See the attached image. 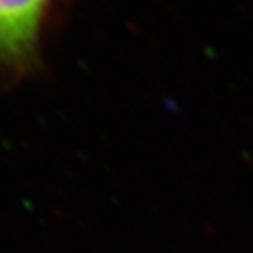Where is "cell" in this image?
Wrapping results in <instances>:
<instances>
[{
	"label": "cell",
	"mask_w": 253,
	"mask_h": 253,
	"mask_svg": "<svg viewBox=\"0 0 253 253\" xmlns=\"http://www.w3.org/2000/svg\"><path fill=\"white\" fill-rule=\"evenodd\" d=\"M54 0H0V68L27 73L38 63L42 33Z\"/></svg>",
	"instance_id": "6da1fadb"
}]
</instances>
